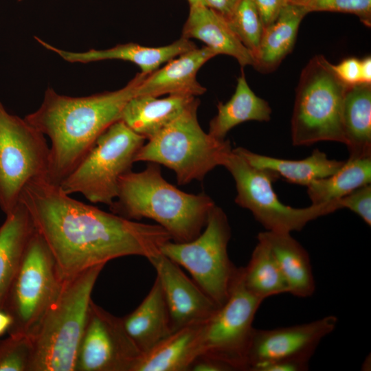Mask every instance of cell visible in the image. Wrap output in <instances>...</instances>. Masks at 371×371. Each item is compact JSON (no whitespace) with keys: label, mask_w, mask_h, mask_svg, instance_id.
Segmentation results:
<instances>
[{"label":"cell","mask_w":371,"mask_h":371,"mask_svg":"<svg viewBox=\"0 0 371 371\" xmlns=\"http://www.w3.org/2000/svg\"><path fill=\"white\" fill-rule=\"evenodd\" d=\"M63 280L48 246L35 230L2 308L12 319L8 335L30 337L58 296Z\"/></svg>","instance_id":"cell-9"},{"label":"cell","mask_w":371,"mask_h":371,"mask_svg":"<svg viewBox=\"0 0 371 371\" xmlns=\"http://www.w3.org/2000/svg\"><path fill=\"white\" fill-rule=\"evenodd\" d=\"M258 240L270 249L287 283L289 293L297 297H311L315 283L307 251L291 233L260 232Z\"/></svg>","instance_id":"cell-20"},{"label":"cell","mask_w":371,"mask_h":371,"mask_svg":"<svg viewBox=\"0 0 371 371\" xmlns=\"http://www.w3.org/2000/svg\"><path fill=\"white\" fill-rule=\"evenodd\" d=\"M311 12H335L357 16L367 26L371 25V0H286Z\"/></svg>","instance_id":"cell-32"},{"label":"cell","mask_w":371,"mask_h":371,"mask_svg":"<svg viewBox=\"0 0 371 371\" xmlns=\"http://www.w3.org/2000/svg\"><path fill=\"white\" fill-rule=\"evenodd\" d=\"M35 39L44 47L69 63H88L104 60H122L137 65L145 75L152 74L162 64L196 47L190 39L181 37L170 45L157 47L128 43L107 49H91L85 52H72L58 49L36 36Z\"/></svg>","instance_id":"cell-17"},{"label":"cell","mask_w":371,"mask_h":371,"mask_svg":"<svg viewBox=\"0 0 371 371\" xmlns=\"http://www.w3.org/2000/svg\"><path fill=\"white\" fill-rule=\"evenodd\" d=\"M36 229L31 216L21 202L0 227V310Z\"/></svg>","instance_id":"cell-23"},{"label":"cell","mask_w":371,"mask_h":371,"mask_svg":"<svg viewBox=\"0 0 371 371\" xmlns=\"http://www.w3.org/2000/svg\"><path fill=\"white\" fill-rule=\"evenodd\" d=\"M204 227L190 241L166 242L160 252L187 269L196 284L219 307L229 297L238 269L227 253L231 227L226 214L216 205L210 210Z\"/></svg>","instance_id":"cell-8"},{"label":"cell","mask_w":371,"mask_h":371,"mask_svg":"<svg viewBox=\"0 0 371 371\" xmlns=\"http://www.w3.org/2000/svg\"><path fill=\"white\" fill-rule=\"evenodd\" d=\"M308 363L303 360H280L262 366L256 371H305L308 370Z\"/></svg>","instance_id":"cell-36"},{"label":"cell","mask_w":371,"mask_h":371,"mask_svg":"<svg viewBox=\"0 0 371 371\" xmlns=\"http://www.w3.org/2000/svg\"><path fill=\"white\" fill-rule=\"evenodd\" d=\"M241 271L246 288L262 300L289 291L275 258L260 240H258L248 264L241 267Z\"/></svg>","instance_id":"cell-29"},{"label":"cell","mask_w":371,"mask_h":371,"mask_svg":"<svg viewBox=\"0 0 371 371\" xmlns=\"http://www.w3.org/2000/svg\"><path fill=\"white\" fill-rule=\"evenodd\" d=\"M148 260L161 284L172 332L207 320L218 308L171 259L159 252Z\"/></svg>","instance_id":"cell-15"},{"label":"cell","mask_w":371,"mask_h":371,"mask_svg":"<svg viewBox=\"0 0 371 371\" xmlns=\"http://www.w3.org/2000/svg\"><path fill=\"white\" fill-rule=\"evenodd\" d=\"M45 136L0 101V208L5 215L19 203L28 183L47 177L49 146Z\"/></svg>","instance_id":"cell-11"},{"label":"cell","mask_w":371,"mask_h":371,"mask_svg":"<svg viewBox=\"0 0 371 371\" xmlns=\"http://www.w3.org/2000/svg\"><path fill=\"white\" fill-rule=\"evenodd\" d=\"M240 42L255 56L258 51L264 25L252 0H242L226 19Z\"/></svg>","instance_id":"cell-30"},{"label":"cell","mask_w":371,"mask_h":371,"mask_svg":"<svg viewBox=\"0 0 371 371\" xmlns=\"http://www.w3.org/2000/svg\"><path fill=\"white\" fill-rule=\"evenodd\" d=\"M205 5L227 19L242 0H204Z\"/></svg>","instance_id":"cell-38"},{"label":"cell","mask_w":371,"mask_h":371,"mask_svg":"<svg viewBox=\"0 0 371 371\" xmlns=\"http://www.w3.org/2000/svg\"><path fill=\"white\" fill-rule=\"evenodd\" d=\"M20 202L48 246L63 279L127 256L146 258L172 240L160 225L106 212L38 179L24 188Z\"/></svg>","instance_id":"cell-1"},{"label":"cell","mask_w":371,"mask_h":371,"mask_svg":"<svg viewBox=\"0 0 371 371\" xmlns=\"http://www.w3.org/2000/svg\"><path fill=\"white\" fill-rule=\"evenodd\" d=\"M195 98L180 94H170L164 98L137 95L126 103L120 120L149 139L174 120Z\"/></svg>","instance_id":"cell-21"},{"label":"cell","mask_w":371,"mask_h":371,"mask_svg":"<svg viewBox=\"0 0 371 371\" xmlns=\"http://www.w3.org/2000/svg\"><path fill=\"white\" fill-rule=\"evenodd\" d=\"M105 265L65 278L60 291L30 336V371H74L94 285Z\"/></svg>","instance_id":"cell-4"},{"label":"cell","mask_w":371,"mask_h":371,"mask_svg":"<svg viewBox=\"0 0 371 371\" xmlns=\"http://www.w3.org/2000/svg\"><path fill=\"white\" fill-rule=\"evenodd\" d=\"M206 321V320H205ZM179 328L142 353L132 371H188L200 355L203 324Z\"/></svg>","instance_id":"cell-19"},{"label":"cell","mask_w":371,"mask_h":371,"mask_svg":"<svg viewBox=\"0 0 371 371\" xmlns=\"http://www.w3.org/2000/svg\"><path fill=\"white\" fill-rule=\"evenodd\" d=\"M8 335L0 339V371H30L33 351L30 337Z\"/></svg>","instance_id":"cell-31"},{"label":"cell","mask_w":371,"mask_h":371,"mask_svg":"<svg viewBox=\"0 0 371 371\" xmlns=\"http://www.w3.org/2000/svg\"><path fill=\"white\" fill-rule=\"evenodd\" d=\"M333 69L338 78L347 85L360 83V59L350 57L344 59Z\"/></svg>","instance_id":"cell-34"},{"label":"cell","mask_w":371,"mask_h":371,"mask_svg":"<svg viewBox=\"0 0 371 371\" xmlns=\"http://www.w3.org/2000/svg\"><path fill=\"white\" fill-rule=\"evenodd\" d=\"M16 1H23V0H16Z\"/></svg>","instance_id":"cell-42"},{"label":"cell","mask_w":371,"mask_h":371,"mask_svg":"<svg viewBox=\"0 0 371 371\" xmlns=\"http://www.w3.org/2000/svg\"><path fill=\"white\" fill-rule=\"evenodd\" d=\"M190 5L197 4V3H203L205 4L204 0H188Z\"/></svg>","instance_id":"cell-41"},{"label":"cell","mask_w":371,"mask_h":371,"mask_svg":"<svg viewBox=\"0 0 371 371\" xmlns=\"http://www.w3.org/2000/svg\"><path fill=\"white\" fill-rule=\"evenodd\" d=\"M341 122L349 158L371 157V84L348 87Z\"/></svg>","instance_id":"cell-25"},{"label":"cell","mask_w":371,"mask_h":371,"mask_svg":"<svg viewBox=\"0 0 371 371\" xmlns=\"http://www.w3.org/2000/svg\"><path fill=\"white\" fill-rule=\"evenodd\" d=\"M199 100L195 98L184 110L137 152L135 162L162 164L172 170L177 183L202 181L215 167L223 166L232 150L228 140H218L205 133L197 118Z\"/></svg>","instance_id":"cell-5"},{"label":"cell","mask_w":371,"mask_h":371,"mask_svg":"<svg viewBox=\"0 0 371 371\" xmlns=\"http://www.w3.org/2000/svg\"><path fill=\"white\" fill-rule=\"evenodd\" d=\"M341 208L357 214L368 225H371V186L366 184L339 199Z\"/></svg>","instance_id":"cell-33"},{"label":"cell","mask_w":371,"mask_h":371,"mask_svg":"<svg viewBox=\"0 0 371 371\" xmlns=\"http://www.w3.org/2000/svg\"><path fill=\"white\" fill-rule=\"evenodd\" d=\"M12 324L10 316L3 310H0V336L8 333Z\"/></svg>","instance_id":"cell-40"},{"label":"cell","mask_w":371,"mask_h":371,"mask_svg":"<svg viewBox=\"0 0 371 371\" xmlns=\"http://www.w3.org/2000/svg\"><path fill=\"white\" fill-rule=\"evenodd\" d=\"M324 56L313 57L302 71L291 120L293 146L319 142L346 144L341 112L348 87Z\"/></svg>","instance_id":"cell-6"},{"label":"cell","mask_w":371,"mask_h":371,"mask_svg":"<svg viewBox=\"0 0 371 371\" xmlns=\"http://www.w3.org/2000/svg\"><path fill=\"white\" fill-rule=\"evenodd\" d=\"M192 371H232L225 363L208 357H199L191 365Z\"/></svg>","instance_id":"cell-37"},{"label":"cell","mask_w":371,"mask_h":371,"mask_svg":"<svg viewBox=\"0 0 371 371\" xmlns=\"http://www.w3.org/2000/svg\"><path fill=\"white\" fill-rule=\"evenodd\" d=\"M308 12L295 4L286 3L278 19L265 27L254 67L262 73L275 70L292 51L300 24Z\"/></svg>","instance_id":"cell-26"},{"label":"cell","mask_w":371,"mask_h":371,"mask_svg":"<svg viewBox=\"0 0 371 371\" xmlns=\"http://www.w3.org/2000/svg\"><path fill=\"white\" fill-rule=\"evenodd\" d=\"M360 83L371 84V58L360 60Z\"/></svg>","instance_id":"cell-39"},{"label":"cell","mask_w":371,"mask_h":371,"mask_svg":"<svg viewBox=\"0 0 371 371\" xmlns=\"http://www.w3.org/2000/svg\"><path fill=\"white\" fill-rule=\"evenodd\" d=\"M266 27L272 24L279 16L286 3V0H252Z\"/></svg>","instance_id":"cell-35"},{"label":"cell","mask_w":371,"mask_h":371,"mask_svg":"<svg viewBox=\"0 0 371 371\" xmlns=\"http://www.w3.org/2000/svg\"><path fill=\"white\" fill-rule=\"evenodd\" d=\"M263 301L246 288L238 268L227 300L203 324L199 357L220 361L233 370H247L253 322Z\"/></svg>","instance_id":"cell-12"},{"label":"cell","mask_w":371,"mask_h":371,"mask_svg":"<svg viewBox=\"0 0 371 371\" xmlns=\"http://www.w3.org/2000/svg\"><path fill=\"white\" fill-rule=\"evenodd\" d=\"M371 182V157L349 158L334 174L312 181L307 186L311 204L339 200Z\"/></svg>","instance_id":"cell-28"},{"label":"cell","mask_w":371,"mask_h":371,"mask_svg":"<svg viewBox=\"0 0 371 371\" xmlns=\"http://www.w3.org/2000/svg\"><path fill=\"white\" fill-rule=\"evenodd\" d=\"M233 150L253 167L272 171L288 182L304 186L334 174L344 163L329 159L324 152L317 148L310 156L300 160L272 157L255 153L243 147Z\"/></svg>","instance_id":"cell-24"},{"label":"cell","mask_w":371,"mask_h":371,"mask_svg":"<svg viewBox=\"0 0 371 371\" xmlns=\"http://www.w3.org/2000/svg\"><path fill=\"white\" fill-rule=\"evenodd\" d=\"M223 166L235 181L236 203L249 210L266 231H300L309 222L341 209L339 200L302 208L284 204L273 188V182L279 176L272 171L253 167L233 149Z\"/></svg>","instance_id":"cell-10"},{"label":"cell","mask_w":371,"mask_h":371,"mask_svg":"<svg viewBox=\"0 0 371 371\" xmlns=\"http://www.w3.org/2000/svg\"><path fill=\"white\" fill-rule=\"evenodd\" d=\"M142 352L121 317L91 301L74 371H132Z\"/></svg>","instance_id":"cell-13"},{"label":"cell","mask_w":371,"mask_h":371,"mask_svg":"<svg viewBox=\"0 0 371 371\" xmlns=\"http://www.w3.org/2000/svg\"><path fill=\"white\" fill-rule=\"evenodd\" d=\"M181 37L198 39L217 55L232 56L241 67L254 65L253 54L240 42L227 21L205 4L190 5Z\"/></svg>","instance_id":"cell-18"},{"label":"cell","mask_w":371,"mask_h":371,"mask_svg":"<svg viewBox=\"0 0 371 371\" xmlns=\"http://www.w3.org/2000/svg\"><path fill=\"white\" fill-rule=\"evenodd\" d=\"M213 200L205 193L179 190L162 177L159 164L149 162L140 172L130 170L119 180L111 212L130 220L152 219L174 242L190 241L204 228Z\"/></svg>","instance_id":"cell-3"},{"label":"cell","mask_w":371,"mask_h":371,"mask_svg":"<svg viewBox=\"0 0 371 371\" xmlns=\"http://www.w3.org/2000/svg\"><path fill=\"white\" fill-rule=\"evenodd\" d=\"M122 320L127 334L142 353L172 333L169 313L157 277L140 304Z\"/></svg>","instance_id":"cell-22"},{"label":"cell","mask_w":371,"mask_h":371,"mask_svg":"<svg viewBox=\"0 0 371 371\" xmlns=\"http://www.w3.org/2000/svg\"><path fill=\"white\" fill-rule=\"evenodd\" d=\"M145 140L122 120L113 122L59 186L69 195L79 193L91 203L109 206L117 196L120 178L131 170Z\"/></svg>","instance_id":"cell-7"},{"label":"cell","mask_w":371,"mask_h":371,"mask_svg":"<svg viewBox=\"0 0 371 371\" xmlns=\"http://www.w3.org/2000/svg\"><path fill=\"white\" fill-rule=\"evenodd\" d=\"M216 55L207 46L185 52L167 62L162 68L147 75L139 85L137 95L156 97L165 94L193 97L202 95L206 89L197 81V72Z\"/></svg>","instance_id":"cell-16"},{"label":"cell","mask_w":371,"mask_h":371,"mask_svg":"<svg viewBox=\"0 0 371 371\" xmlns=\"http://www.w3.org/2000/svg\"><path fill=\"white\" fill-rule=\"evenodd\" d=\"M217 111L210 122L208 133L218 140H224L232 128L243 122H268L271 115L269 103L251 90L243 71L234 93L227 102H219Z\"/></svg>","instance_id":"cell-27"},{"label":"cell","mask_w":371,"mask_h":371,"mask_svg":"<svg viewBox=\"0 0 371 371\" xmlns=\"http://www.w3.org/2000/svg\"><path fill=\"white\" fill-rule=\"evenodd\" d=\"M146 76L138 73L120 89L85 97L60 95L47 89L40 107L25 119L50 139L46 177L49 183L60 185L98 137L120 120L124 107L137 95Z\"/></svg>","instance_id":"cell-2"},{"label":"cell","mask_w":371,"mask_h":371,"mask_svg":"<svg viewBox=\"0 0 371 371\" xmlns=\"http://www.w3.org/2000/svg\"><path fill=\"white\" fill-rule=\"evenodd\" d=\"M338 319L327 315L311 322L253 330L247 355V370L286 359L309 361L322 340L336 328Z\"/></svg>","instance_id":"cell-14"}]
</instances>
